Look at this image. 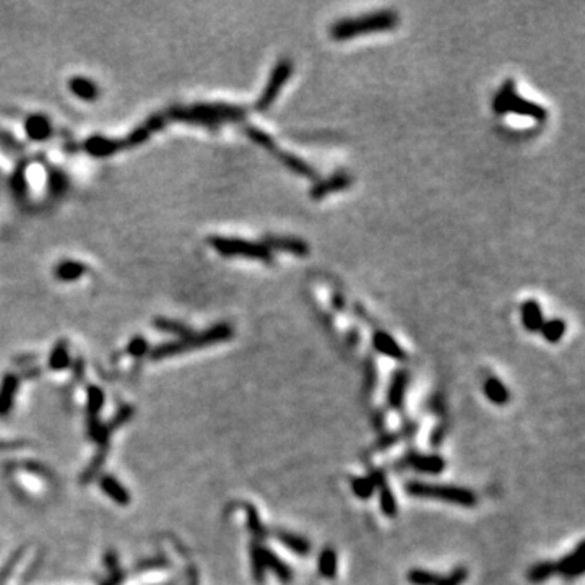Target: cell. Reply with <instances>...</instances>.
I'll return each instance as SVG.
<instances>
[{"label": "cell", "mask_w": 585, "mask_h": 585, "mask_svg": "<svg viewBox=\"0 0 585 585\" xmlns=\"http://www.w3.org/2000/svg\"><path fill=\"white\" fill-rule=\"evenodd\" d=\"M373 347L380 353V355L392 358V360L402 361L407 358V353L402 350L400 345L390 337L389 333L380 332V330L379 332H374L373 335Z\"/></svg>", "instance_id": "5bb4252c"}, {"label": "cell", "mask_w": 585, "mask_h": 585, "mask_svg": "<svg viewBox=\"0 0 585 585\" xmlns=\"http://www.w3.org/2000/svg\"><path fill=\"white\" fill-rule=\"evenodd\" d=\"M351 185V178L347 172H335V174L329 176L327 179L319 181L312 185L309 190V195L312 201H320V198L327 197V195L333 192H340V190L348 189Z\"/></svg>", "instance_id": "30bf717a"}, {"label": "cell", "mask_w": 585, "mask_h": 585, "mask_svg": "<svg viewBox=\"0 0 585 585\" xmlns=\"http://www.w3.org/2000/svg\"><path fill=\"white\" fill-rule=\"evenodd\" d=\"M101 488L110 494L112 500L121 502V504H127V502H129V494H127L125 489L122 488L114 478H111V476H104L101 480Z\"/></svg>", "instance_id": "1f68e13d"}, {"label": "cell", "mask_w": 585, "mask_h": 585, "mask_svg": "<svg viewBox=\"0 0 585 585\" xmlns=\"http://www.w3.org/2000/svg\"><path fill=\"white\" fill-rule=\"evenodd\" d=\"M12 189L18 197H23L26 192V166H20L12 176Z\"/></svg>", "instance_id": "d590c367"}, {"label": "cell", "mask_w": 585, "mask_h": 585, "mask_svg": "<svg viewBox=\"0 0 585 585\" xmlns=\"http://www.w3.org/2000/svg\"><path fill=\"white\" fill-rule=\"evenodd\" d=\"M25 130H26V135H28L31 140H34V142H43V140H48L52 134L51 122H49L48 117L43 114H31L25 122Z\"/></svg>", "instance_id": "2e32d148"}, {"label": "cell", "mask_w": 585, "mask_h": 585, "mask_svg": "<svg viewBox=\"0 0 585 585\" xmlns=\"http://www.w3.org/2000/svg\"><path fill=\"white\" fill-rule=\"evenodd\" d=\"M212 247L225 257H247L270 264L274 260V252L264 243L246 241L239 238H221L215 236L210 239Z\"/></svg>", "instance_id": "8992f818"}, {"label": "cell", "mask_w": 585, "mask_h": 585, "mask_svg": "<svg viewBox=\"0 0 585 585\" xmlns=\"http://www.w3.org/2000/svg\"><path fill=\"white\" fill-rule=\"evenodd\" d=\"M233 335L234 330L229 324H216L202 333H190L187 337L178 340V342L161 345V347H158L156 350L152 351V358L153 360H163V358L181 355V353L192 350V348L210 347V345L228 342Z\"/></svg>", "instance_id": "3957f363"}, {"label": "cell", "mask_w": 585, "mask_h": 585, "mask_svg": "<svg viewBox=\"0 0 585 585\" xmlns=\"http://www.w3.org/2000/svg\"><path fill=\"white\" fill-rule=\"evenodd\" d=\"M17 387H18L17 376L8 374L7 378L3 379L2 387H0V413H6L8 408L12 407L13 398H15V393H17Z\"/></svg>", "instance_id": "d4e9b609"}, {"label": "cell", "mask_w": 585, "mask_h": 585, "mask_svg": "<svg viewBox=\"0 0 585 585\" xmlns=\"http://www.w3.org/2000/svg\"><path fill=\"white\" fill-rule=\"evenodd\" d=\"M466 577H469V571L465 568H457L453 569L447 577H442L439 585H462L466 580Z\"/></svg>", "instance_id": "f35d334b"}, {"label": "cell", "mask_w": 585, "mask_h": 585, "mask_svg": "<svg viewBox=\"0 0 585 585\" xmlns=\"http://www.w3.org/2000/svg\"><path fill=\"white\" fill-rule=\"evenodd\" d=\"M127 350H129V353L132 356H143L148 350V345L142 337H137L129 343V348H127Z\"/></svg>", "instance_id": "ab89813d"}, {"label": "cell", "mask_w": 585, "mask_h": 585, "mask_svg": "<svg viewBox=\"0 0 585 585\" xmlns=\"http://www.w3.org/2000/svg\"><path fill=\"white\" fill-rule=\"evenodd\" d=\"M86 274V267L81 262L63 260L56 267V276L61 281H74Z\"/></svg>", "instance_id": "cb8c5ba5"}, {"label": "cell", "mask_w": 585, "mask_h": 585, "mask_svg": "<svg viewBox=\"0 0 585 585\" xmlns=\"http://www.w3.org/2000/svg\"><path fill=\"white\" fill-rule=\"evenodd\" d=\"M483 390L488 400L494 403V405H500V407L506 405L511 398L509 390H507L506 385L502 384L501 380H497L496 378H489L486 382H484Z\"/></svg>", "instance_id": "603a6c76"}, {"label": "cell", "mask_w": 585, "mask_h": 585, "mask_svg": "<svg viewBox=\"0 0 585 585\" xmlns=\"http://www.w3.org/2000/svg\"><path fill=\"white\" fill-rule=\"evenodd\" d=\"M493 111L496 114H506L512 112L517 116H527L535 121H545L548 112L545 107L540 104L528 101L515 93V83L512 80H506L500 90H497L496 96L493 98Z\"/></svg>", "instance_id": "277c9868"}, {"label": "cell", "mask_w": 585, "mask_h": 585, "mask_svg": "<svg viewBox=\"0 0 585 585\" xmlns=\"http://www.w3.org/2000/svg\"><path fill=\"white\" fill-rule=\"evenodd\" d=\"M332 305H333L335 309H338V311H342V309H343V307H345V299H343L342 294H340V293H338V294H337V293L333 294Z\"/></svg>", "instance_id": "60d3db41"}, {"label": "cell", "mask_w": 585, "mask_h": 585, "mask_svg": "<svg viewBox=\"0 0 585 585\" xmlns=\"http://www.w3.org/2000/svg\"><path fill=\"white\" fill-rule=\"evenodd\" d=\"M291 74H293V62L289 61V59H281V61L274 67V70H271L269 81H267L264 88V93H262L257 99L256 111L265 112L267 110H270V107L274 106L275 99L278 98L281 88H283V86L288 83V80L291 79Z\"/></svg>", "instance_id": "52a82bcc"}, {"label": "cell", "mask_w": 585, "mask_h": 585, "mask_svg": "<svg viewBox=\"0 0 585 585\" xmlns=\"http://www.w3.org/2000/svg\"><path fill=\"white\" fill-rule=\"evenodd\" d=\"M276 158L283 163L285 166L288 167L289 171L294 172V174L301 176V178H307V179H316L317 178V171L312 167L309 163H306L305 160H301V158L293 155V153L288 152H276Z\"/></svg>", "instance_id": "e0dca14e"}, {"label": "cell", "mask_w": 585, "mask_h": 585, "mask_svg": "<svg viewBox=\"0 0 585 585\" xmlns=\"http://www.w3.org/2000/svg\"><path fill=\"white\" fill-rule=\"evenodd\" d=\"M247 520H249V528H251V532L254 535H257V537L264 538V525H262L260 519H258V514L254 509L252 506H247Z\"/></svg>", "instance_id": "8d00e7d4"}, {"label": "cell", "mask_w": 585, "mask_h": 585, "mask_svg": "<svg viewBox=\"0 0 585 585\" xmlns=\"http://www.w3.org/2000/svg\"><path fill=\"white\" fill-rule=\"evenodd\" d=\"M83 147L86 150V153H90V155L96 158H106V156L114 155V153L117 152H122L119 140L106 138V137H101V135L90 137L85 142Z\"/></svg>", "instance_id": "4fadbf2b"}, {"label": "cell", "mask_w": 585, "mask_h": 585, "mask_svg": "<svg viewBox=\"0 0 585 585\" xmlns=\"http://www.w3.org/2000/svg\"><path fill=\"white\" fill-rule=\"evenodd\" d=\"M556 573L561 574L562 577L573 580L577 579L584 574L585 569V543L580 542L574 551L566 555L560 562H556Z\"/></svg>", "instance_id": "9c48e42d"}, {"label": "cell", "mask_w": 585, "mask_h": 585, "mask_svg": "<svg viewBox=\"0 0 585 585\" xmlns=\"http://www.w3.org/2000/svg\"><path fill=\"white\" fill-rule=\"evenodd\" d=\"M275 537L281 543V545L287 546L289 551L294 553V555H299V556L309 555V551H311L309 540L301 537V535L285 532V530H278V532L275 533Z\"/></svg>", "instance_id": "ffe728a7"}, {"label": "cell", "mask_w": 585, "mask_h": 585, "mask_svg": "<svg viewBox=\"0 0 585 585\" xmlns=\"http://www.w3.org/2000/svg\"><path fill=\"white\" fill-rule=\"evenodd\" d=\"M407 579L411 585H439L442 580V575L424 569H411L407 574Z\"/></svg>", "instance_id": "83f0119b"}, {"label": "cell", "mask_w": 585, "mask_h": 585, "mask_svg": "<svg viewBox=\"0 0 585 585\" xmlns=\"http://www.w3.org/2000/svg\"><path fill=\"white\" fill-rule=\"evenodd\" d=\"M251 557H252V573L254 577H256L257 582H264L265 579V564H264V557H262V546L254 545L252 551H251Z\"/></svg>", "instance_id": "836d02e7"}, {"label": "cell", "mask_w": 585, "mask_h": 585, "mask_svg": "<svg viewBox=\"0 0 585 585\" xmlns=\"http://www.w3.org/2000/svg\"><path fill=\"white\" fill-rule=\"evenodd\" d=\"M411 469L428 475H439L446 469V460L439 455H423V453H411L407 459Z\"/></svg>", "instance_id": "7c38bea8"}, {"label": "cell", "mask_w": 585, "mask_h": 585, "mask_svg": "<svg viewBox=\"0 0 585 585\" xmlns=\"http://www.w3.org/2000/svg\"><path fill=\"white\" fill-rule=\"evenodd\" d=\"M398 23V17L393 10H380L358 18H345L333 23L330 34L337 41H347L361 34L382 33L393 30Z\"/></svg>", "instance_id": "7a4b0ae2"}, {"label": "cell", "mask_w": 585, "mask_h": 585, "mask_svg": "<svg viewBox=\"0 0 585 585\" xmlns=\"http://www.w3.org/2000/svg\"><path fill=\"white\" fill-rule=\"evenodd\" d=\"M265 246L270 249L271 252L274 251H281V252H288L293 254V256H299V257H305L309 254V246L305 241H301V239L296 238H280V236H269V238H265Z\"/></svg>", "instance_id": "8fae6325"}, {"label": "cell", "mask_w": 585, "mask_h": 585, "mask_svg": "<svg viewBox=\"0 0 585 585\" xmlns=\"http://www.w3.org/2000/svg\"><path fill=\"white\" fill-rule=\"evenodd\" d=\"M49 365H51L52 369H63V367L69 365V351H67L65 343L61 342L56 348H54L51 360H49Z\"/></svg>", "instance_id": "e575fe53"}, {"label": "cell", "mask_w": 585, "mask_h": 585, "mask_svg": "<svg viewBox=\"0 0 585 585\" xmlns=\"http://www.w3.org/2000/svg\"><path fill=\"white\" fill-rule=\"evenodd\" d=\"M190 585H197V582H195V580H192V584H190Z\"/></svg>", "instance_id": "b9f144b4"}, {"label": "cell", "mask_w": 585, "mask_h": 585, "mask_svg": "<svg viewBox=\"0 0 585 585\" xmlns=\"http://www.w3.org/2000/svg\"><path fill=\"white\" fill-rule=\"evenodd\" d=\"M540 332L543 333V337H545L548 342L556 343V342H560V340L562 338V335L566 333V322L561 320V319H553V320L543 322Z\"/></svg>", "instance_id": "f1b7e54d"}, {"label": "cell", "mask_w": 585, "mask_h": 585, "mask_svg": "<svg viewBox=\"0 0 585 585\" xmlns=\"http://www.w3.org/2000/svg\"><path fill=\"white\" fill-rule=\"evenodd\" d=\"M553 574H556L555 562L543 561V562H538V564L532 566V568L528 569L527 579L532 584H542V582H545V580L550 579Z\"/></svg>", "instance_id": "4316f807"}, {"label": "cell", "mask_w": 585, "mask_h": 585, "mask_svg": "<svg viewBox=\"0 0 585 585\" xmlns=\"http://www.w3.org/2000/svg\"><path fill=\"white\" fill-rule=\"evenodd\" d=\"M65 178L59 171L49 170V190L51 194H62L65 190Z\"/></svg>", "instance_id": "74e56055"}, {"label": "cell", "mask_w": 585, "mask_h": 585, "mask_svg": "<svg viewBox=\"0 0 585 585\" xmlns=\"http://www.w3.org/2000/svg\"><path fill=\"white\" fill-rule=\"evenodd\" d=\"M246 135H247L249 138L252 140L254 143H257L258 147H262V148L269 150V152H275V153L278 152V148H276L275 140L271 138L269 134L264 132V130L258 129V127L247 125V127H246Z\"/></svg>", "instance_id": "f546056e"}, {"label": "cell", "mask_w": 585, "mask_h": 585, "mask_svg": "<svg viewBox=\"0 0 585 585\" xmlns=\"http://www.w3.org/2000/svg\"><path fill=\"white\" fill-rule=\"evenodd\" d=\"M351 489L360 500H369L374 494L376 483L373 482L371 476H356L351 482Z\"/></svg>", "instance_id": "4dcf8cb0"}, {"label": "cell", "mask_w": 585, "mask_h": 585, "mask_svg": "<svg viewBox=\"0 0 585 585\" xmlns=\"http://www.w3.org/2000/svg\"><path fill=\"white\" fill-rule=\"evenodd\" d=\"M247 111L241 106L233 104L213 103V104H195L190 107H172L166 112L167 121L187 122V124L203 125L208 129L229 124V122H241L246 117Z\"/></svg>", "instance_id": "6da1fadb"}, {"label": "cell", "mask_w": 585, "mask_h": 585, "mask_svg": "<svg viewBox=\"0 0 585 585\" xmlns=\"http://www.w3.org/2000/svg\"><path fill=\"white\" fill-rule=\"evenodd\" d=\"M167 122L166 114H155L152 116L150 119L145 122V124L138 125L137 129L132 130L129 135H127L125 138L119 140L121 142V148L122 150H129L134 147H138V145H142L143 142H147V140L152 137V134L158 132V130H161L165 124Z\"/></svg>", "instance_id": "ba28073f"}, {"label": "cell", "mask_w": 585, "mask_h": 585, "mask_svg": "<svg viewBox=\"0 0 585 585\" xmlns=\"http://www.w3.org/2000/svg\"><path fill=\"white\" fill-rule=\"evenodd\" d=\"M262 557H264V564H265V571L270 569L271 573H274L276 577H278L281 582L288 584L291 582L293 579V569L289 568L287 562H283L278 557V555H275L274 551L267 550V548L262 546Z\"/></svg>", "instance_id": "ac0fdd59"}, {"label": "cell", "mask_w": 585, "mask_h": 585, "mask_svg": "<svg viewBox=\"0 0 585 585\" xmlns=\"http://www.w3.org/2000/svg\"><path fill=\"white\" fill-rule=\"evenodd\" d=\"M319 573L322 577L333 579L337 575V553L332 548H325L319 556Z\"/></svg>", "instance_id": "484cf974"}, {"label": "cell", "mask_w": 585, "mask_h": 585, "mask_svg": "<svg viewBox=\"0 0 585 585\" xmlns=\"http://www.w3.org/2000/svg\"><path fill=\"white\" fill-rule=\"evenodd\" d=\"M522 320L528 332H540L543 325V311L537 301L530 299L522 305Z\"/></svg>", "instance_id": "7402d4cb"}, {"label": "cell", "mask_w": 585, "mask_h": 585, "mask_svg": "<svg viewBox=\"0 0 585 585\" xmlns=\"http://www.w3.org/2000/svg\"><path fill=\"white\" fill-rule=\"evenodd\" d=\"M408 382H410V374H408L407 371H398V373H396V376H393L392 382H390L389 385L387 400H389V405L396 408V410L402 408L403 405Z\"/></svg>", "instance_id": "9a60e30c"}, {"label": "cell", "mask_w": 585, "mask_h": 585, "mask_svg": "<svg viewBox=\"0 0 585 585\" xmlns=\"http://www.w3.org/2000/svg\"><path fill=\"white\" fill-rule=\"evenodd\" d=\"M155 327L163 330V332L178 335V337L181 338L187 337V335L192 333L184 324H181V322H176V320H170V319H156Z\"/></svg>", "instance_id": "d6a6232c"}, {"label": "cell", "mask_w": 585, "mask_h": 585, "mask_svg": "<svg viewBox=\"0 0 585 585\" xmlns=\"http://www.w3.org/2000/svg\"><path fill=\"white\" fill-rule=\"evenodd\" d=\"M407 493L413 497H424V500H436L459 504L464 507H471L476 504V494L471 489L460 486H446V484H431L423 482L407 483Z\"/></svg>", "instance_id": "5b68a950"}, {"label": "cell", "mask_w": 585, "mask_h": 585, "mask_svg": "<svg viewBox=\"0 0 585 585\" xmlns=\"http://www.w3.org/2000/svg\"><path fill=\"white\" fill-rule=\"evenodd\" d=\"M70 92L76 98L83 99V101H94L99 96V88L94 81L85 79V76H74L69 81Z\"/></svg>", "instance_id": "44dd1931"}, {"label": "cell", "mask_w": 585, "mask_h": 585, "mask_svg": "<svg viewBox=\"0 0 585 585\" xmlns=\"http://www.w3.org/2000/svg\"><path fill=\"white\" fill-rule=\"evenodd\" d=\"M373 482L376 483V486H379V493H380V509H382L384 515L387 517H396L397 515V501L396 496H393L392 489H390L387 484H385L384 475L380 473V471H376L373 473Z\"/></svg>", "instance_id": "d6986e66"}]
</instances>
